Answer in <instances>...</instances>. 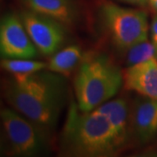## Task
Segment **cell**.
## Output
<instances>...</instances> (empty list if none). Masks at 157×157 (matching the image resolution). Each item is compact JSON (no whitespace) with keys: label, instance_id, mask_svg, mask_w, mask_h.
Instances as JSON below:
<instances>
[{"label":"cell","instance_id":"6da1fadb","mask_svg":"<svg viewBox=\"0 0 157 157\" xmlns=\"http://www.w3.org/2000/svg\"><path fill=\"white\" fill-rule=\"evenodd\" d=\"M61 76L40 71L26 78H12L5 83L4 95L17 112L47 134L67 102V83Z\"/></svg>","mask_w":157,"mask_h":157},{"label":"cell","instance_id":"7a4b0ae2","mask_svg":"<svg viewBox=\"0 0 157 157\" xmlns=\"http://www.w3.org/2000/svg\"><path fill=\"white\" fill-rule=\"evenodd\" d=\"M60 149L66 156L110 157L122 150L107 117L98 112L82 111L71 101L60 136Z\"/></svg>","mask_w":157,"mask_h":157},{"label":"cell","instance_id":"3957f363","mask_svg":"<svg viewBox=\"0 0 157 157\" xmlns=\"http://www.w3.org/2000/svg\"><path fill=\"white\" fill-rule=\"evenodd\" d=\"M123 85L122 72L106 55L86 59L75 75L76 102L82 111H93L115 95Z\"/></svg>","mask_w":157,"mask_h":157},{"label":"cell","instance_id":"277c9868","mask_svg":"<svg viewBox=\"0 0 157 157\" xmlns=\"http://www.w3.org/2000/svg\"><path fill=\"white\" fill-rule=\"evenodd\" d=\"M4 153L11 156L33 157L45 153V133L21 113L10 108L0 112Z\"/></svg>","mask_w":157,"mask_h":157},{"label":"cell","instance_id":"5b68a950","mask_svg":"<svg viewBox=\"0 0 157 157\" xmlns=\"http://www.w3.org/2000/svg\"><path fill=\"white\" fill-rule=\"evenodd\" d=\"M101 17L107 33L120 50L126 52L147 40L148 20L144 11L107 3L101 7Z\"/></svg>","mask_w":157,"mask_h":157},{"label":"cell","instance_id":"8992f818","mask_svg":"<svg viewBox=\"0 0 157 157\" xmlns=\"http://www.w3.org/2000/svg\"><path fill=\"white\" fill-rule=\"evenodd\" d=\"M20 18L40 53L52 56L63 46L66 32L62 23L33 11H23Z\"/></svg>","mask_w":157,"mask_h":157},{"label":"cell","instance_id":"52a82bcc","mask_svg":"<svg viewBox=\"0 0 157 157\" xmlns=\"http://www.w3.org/2000/svg\"><path fill=\"white\" fill-rule=\"evenodd\" d=\"M0 52L2 59H29L39 55L35 46L17 15L9 13L0 22Z\"/></svg>","mask_w":157,"mask_h":157},{"label":"cell","instance_id":"ba28073f","mask_svg":"<svg viewBox=\"0 0 157 157\" xmlns=\"http://www.w3.org/2000/svg\"><path fill=\"white\" fill-rule=\"evenodd\" d=\"M130 140L140 145L157 135V101L140 95L129 106Z\"/></svg>","mask_w":157,"mask_h":157},{"label":"cell","instance_id":"9c48e42d","mask_svg":"<svg viewBox=\"0 0 157 157\" xmlns=\"http://www.w3.org/2000/svg\"><path fill=\"white\" fill-rule=\"evenodd\" d=\"M124 89L157 101V59L129 66L122 71Z\"/></svg>","mask_w":157,"mask_h":157},{"label":"cell","instance_id":"30bf717a","mask_svg":"<svg viewBox=\"0 0 157 157\" xmlns=\"http://www.w3.org/2000/svg\"><path fill=\"white\" fill-rule=\"evenodd\" d=\"M129 106L125 99L119 98L105 102L95 108L107 117L122 149L130 141Z\"/></svg>","mask_w":157,"mask_h":157},{"label":"cell","instance_id":"8fae6325","mask_svg":"<svg viewBox=\"0 0 157 157\" xmlns=\"http://www.w3.org/2000/svg\"><path fill=\"white\" fill-rule=\"evenodd\" d=\"M32 11L54 18L62 24H71L75 11L71 0H25Z\"/></svg>","mask_w":157,"mask_h":157},{"label":"cell","instance_id":"7c38bea8","mask_svg":"<svg viewBox=\"0 0 157 157\" xmlns=\"http://www.w3.org/2000/svg\"><path fill=\"white\" fill-rule=\"evenodd\" d=\"M82 53L77 45H70L52 55L47 63V71L67 77L81 59Z\"/></svg>","mask_w":157,"mask_h":157},{"label":"cell","instance_id":"4fadbf2b","mask_svg":"<svg viewBox=\"0 0 157 157\" xmlns=\"http://www.w3.org/2000/svg\"><path fill=\"white\" fill-rule=\"evenodd\" d=\"M1 67L14 78H24L47 67V63L29 59H2Z\"/></svg>","mask_w":157,"mask_h":157},{"label":"cell","instance_id":"5bb4252c","mask_svg":"<svg viewBox=\"0 0 157 157\" xmlns=\"http://www.w3.org/2000/svg\"><path fill=\"white\" fill-rule=\"evenodd\" d=\"M126 63L128 66H133L152 59H157V52L152 42L147 40L140 42L131 46L126 51Z\"/></svg>","mask_w":157,"mask_h":157},{"label":"cell","instance_id":"9a60e30c","mask_svg":"<svg viewBox=\"0 0 157 157\" xmlns=\"http://www.w3.org/2000/svg\"><path fill=\"white\" fill-rule=\"evenodd\" d=\"M150 38L151 42L155 45L157 52V14L152 19L150 25Z\"/></svg>","mask_w":157,"mask_h":157},{"label":"cell","instance_id":"2e32d148","mask_svg":"<svg viewBox=\"0 0 157 157\" xmlns=\"http://www.w3.org/2000/svg\"><path fill=\"white\" fill-rule=\"evenodd\" d=\"M124 3L130 4L133 6H145L148 4V0H121Z\"/></svg>","mask_w":157,"mask_h":157},{"label":"cell","instance_id":"e0dca14e","mask_svg":"<svg viewBox=\"0 0 157 157\" xmlns=\"http://www.w3.org/2000/svg\"><path fill=\"white\" fill-rule=\"evenodd\" d=\"M148 5L151 9L157 14V0H148Z\"/></svg>","mask_w":157,"mask_h":157}]
</instances>
